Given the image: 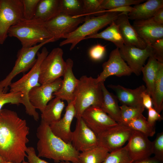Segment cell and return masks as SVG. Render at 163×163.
Here are the masks:
<instances>
[{
	"instance_id": "cell-1",
	"label": "cell",
	"mask_w": 163,
	"mask_h": 163,
	"mask_svg": "<svg viewBox=\"0 0 163 163\" xmlns=\"http://www.w3.org/2000/svg\"><path fill=\"white\" fill-rule=\"evenodd\" d=\"M29 128L15 111L0 110V156L6 162L21 163L27 155Z\"/></svg>"
},
{
	"instance_id": "cell-2",
	"label": "cell",
	"mask_w": 163,
	"mask_h": 163,
	"mask_svg": "<svg viewBox=\"0 0 163 163\" xmlns=\"http://www.w3.org/2000/svg\"><path fill=\"white\" fill-rule=\"evenodd\" d=\"M36 135L38 156L52 159L56 163L69 161L80 163V152L76 150L71 144L68 143L55 135L50 126L41 120L37 128Z\"/></svg>"
},
{
	"instance_id": "cell-3",
	"label": "cell",
	"mask_w": 163,
	"mask_h": 163,
	"mask_svg": "<svg viewBox=\"0 0 163 163\" xmlns=\"http://www.w3.org/2000/svg\"><path fill=\"white\" fill-rule=\"evenodd\" d=\"M48 53L47 49L43 47L40 52H38L36 62L30 70L18 80L11 82L9 86L10 92L22 93L21 104L25 107L26 112L36 121L39 119V115L29 101V94L33 88L41 85L39 82L40 66Z\"/></svg>"
},
{
	"instance_id": "cell-4",
	"label": "cell",
	"mask_w": 163,
	"mask_h": 163,
	"mask_svg": "<svg viewBox=\"0 0 163 163\" xmlns=\"http://www.w3.org/2000/svg\"><path fill=\"white\" fill-rule=\"evenodd\" d=\"M102 96L101 83L91 76H81L74 93L75 117H81L84 111L90 107H100Z\"/></svg>"
},
{
	"instance_id": "cell-5",
	"label": "cell",
	"mask_w": 163,
	"mask_h": 163,
	"mask_svg": "<svg viewBox=\"0 0 163 163\" xmlns=\"http://www.w3.org/2000/svg\"><path fill=\"white\" fill-rule=\"evenodd\" d=\"M8 36L17 38L22 47H29L53 38L45 27L43 23L34 19L23 18L11 26Z\"/></svg>"
},
{
	"instance_id": "cell-6",
	"label": "cell",
	"mask_w": 163,
	"mask_h": 163,
	"mask_svg": "<svg viewBox=\"0 0 163 163\" xmlns=\"http://www.w3.org/2000/svg\"><path fill=\"white\" fill-rule=\"evenodd\" d=\"M121 13L107 12L97 16H86L84 23L74 31L63 38L60 46L70 44V50H72L81 41L86 37L95 34L100 29L117 19Z\"/></svg>"
},
{
	"instance_id": "cell-7",
	"label": "cell",
	"mask_w": 163,
	"mask_h": 163,
	"mask_svg": "<svg viewBox=\"0 0 163 163\" xmlns=\"http://www.w3.org/2000/svg\"><path fill=\"white\" fill-rule=\"evenodd\" d=\"M55 42L53 38L29 47H22L18 52L17 59L12 70L6 77L0 81V90L6 92L13 79L20 73H24L34 66L39 49L44 45Z\"/></svg>"
},
{
	"instance_id": "cell-8",
	"label": "cell",
	"mask_w": 163,
	"mask_h": 163,
	"mask_svg": "<svg viewBox=\"0 0 163 163\" xmlns=\"http://www.w3.org/2000/svg\"><path fill=\"white\" fill-rule=\"evenodd\" d=\"M63 54L61 48H55L43 59L40 69L39 82L40 85L52 82L63 76L66 67Z\"/></svg>"
},
{
	"instance_id": "cell-9",
	"label": "cell",
	"mask_w": 163,
	"mask_h": 163,
	"mask_svg": "<svg viewBox=\"0 0 163 163\" xmlns=\"http://www.w3.org/2000/svg\"><path fill=\"white\" fill-rule=\"evenodd\" d=\"M24 18L21 0H0V44L8 36L10 28Z\"/></svg>"
},
{
	"instance_id": "cell-10",
	"label": "cell",
	"mask_w": 163,
	"mask_h": 163,
	"mask_svg": "<svg viewBox=\"0 0 163 163\" xmlns=\"http://www.w3.org/2000/svg\"><path fill=\"white\" fill-rule=\"evenodd\" d=\"M85 18L84 17H76L60 12L43 23L46 30L56 41L72 32L84 22Z\"/></svg>"
},
{
	"instance_id": "cell-11",
	"label": "cell",
	"mask_w": 163,
	"mask_h": 163,
	"mask_svg": "<svg viewBox=\"0 0 163 163\" xmlns=\"http://www.w3.org/2000/svg\"><path fill=\"white\" fill-rule=\"evenodd\" d=\"M133 130L126 125L118 123L97 136L99 144L112 152L122 147L128 141Z\"/></svg>"
},
{
	"instance_id": "cell-12",
	"label": "cell",
	"mask_w": 163,
	"mask_h": 163,
	"mask_svg": "<svg viewBox=\"0 0 163 163\" xmlns=\"http://www.w3.org/2000/svg\"><path fill=\"white\" fill-rule=\"evenodd\" d=\"M71 144L79 152L89 150L99 144L97 136L81 117L77 119L75 129L72 132Z\"/></svg>"
},
{
	"instance_id": "cell-13",
	"label": "cell",
	"mask_w": 163,
	"mask_h": 163,
	"mask_svg": "<svg viewBox=\"0 0 163 163\" xmlns=\"http://www.w3.org/2000/svg\"><path fill=\"white\" fill-rule=\"evenodd\" d=\"M119 49L120 56L129 67L137 76L139 75L147 59L153 54L152 49L148 45L142 49L134 46L124 45Z\"/></svg>"
},
{
	"instance_id": "cell-14",
	"label": "cell",
	"mask_w": 163,
	"mask_h": 163,
	"mask_svg": "<svg viewBox=\"0 0 163 163\" xmlns=\"http://www.w3.org/2000/svg\"><path fill=\"white\" fill-rule=\"evenodd\" d=\"M81 117L97 136L118 124L98 107H89L84 111Z\"/></svg>"
},
{
	"instance_id": "cell-15",
	"label": "cell",
	"mask_w": 163,
	"mask_h": 163,
	"mask_svg": "<svg viewBox=\"0 0 163 163\" xmlns=\"http://www.w3.org/2000/svg\"><path fill=\"white\" fill-rule=\"evenodd\" d=\"M103 70L96 78L97 82H104L110 76L120 77L130 75L132 72L121 57L119 49L117 48L110 52L108 60L102 65Z\"/></svg>"
},
{
	"instance_id": "cell-16",
	"label": "cell",
	"mask_w": 163,
	"mask_h": 163,
	"mask_svg": "<svg viewBox=\"0 0 163 163\" xmlns=\"http://www.w3.org/2000/svg\"><path fill=\"white\" fill-rule=\"evenodd\" d=\"M62 79L60 78L54 82L41 85L33 88L29 94V101L36 109L41 112L55 96L53 94L61 87Z\"/></svg>"
},
{
	"instance_id": "cell-17",
	"label": "cell",
	"mask_w": 163,
	"mask_h": 163,
	"mask_svg": "<svg viewBox=\"0 0 163 163\" xmlns=\"http://www.w3.org/2000/svg\"><path fill=\"white\" fill-rule=\"evenodd\" d=\"M148 137L139 131L133 130L126 145L133 161L150 157L152 154V142Z\"/></svg>"
},
{
	"instance_id": "cell-18",
	"label": "cell",
	"mask_w": 163,
	"mask_h": 163,
	"mask_svg": "<svg viewBox=\"0 0 163 163\" xmlns=\"http://www.w3.org/2000/svg\"><path fill=\"white\" fill-rule=\"evenodd\" d=\"M139 36L147 46L163 38V24H158L151 18L134 21L132 25Z\"/></svg>"
},
{
	"instance_id": "cell-19",
	"label": "cell",
	"mask_w": 163,
	"mask_h": 163,
	"mask_svg": "<svg viewBox=\"0 0 163 163\" xmlns=\"http://www.w3.org/2000/svg\"><path fill=\"white\" fill-rule=\"evenodd\" d=\"M75 114L74 100L68 104L63 116L49 125L53 133L65 142L71 144V126Z\"/></svg>"
},
{
	"instance_id": "cell-20",
	"label": "cell",
	"mask_w": 163,
	"mask_h": 163,
	"mask_svg": "<svg viewBox=\"0 0 163 163\" xmlns=\"http://www.w3.org/2000/svg\"><path fill=\"white\" fill-rule=\"evenodd\" d=\"M66 67L63 76L62 84L60 88L55 92L53 95L56 97L65 100L69 103L74 100V93L78 84L77 79L73 72V61L70 58L66 61Z\"/></svg>"
},
{
	"instance_id": "cell-21",
	"label": "cell",
	"mask_w": 163,
	"mask_h": 163,
	"mask_svg": "<svg viewBox=\"0 0 163 163\" xmlns=\"http://www.w3.org/2000/svg\"><path fill=\"white\" fill-rule=\"evenodd\" d=\"M128 13H121L115 21L118 25L124 41V45L134 46L143 49L147 46L146 43L139 36L131 24Z\"/></svg>"
},
{
	"instance_id": "cell-22",
	"label": "cell",
	"mask_w": 163,
	"mask_h": 163,
	"mask_svg": "<svg viewBox=\"0 0 163 163\" xmlns=\"http://www.w3.org/2000/svg\"><path fill=\"white\" fill-rule=\"evenodd\" d=\"M108 87L115 92L117 100L122 105L133 107L143 106L142 94L146 91L144 85L134 89L126 88L120 85H110Z\"/></svg>"
},
{
	"instance_id": "cell-23",
	"label": "cell",
	"mask_w": 163,
	"mask_h": 163,
	"mask_svg": "<svg viewBox=\"0 0 163 163\" xmlns=\"http://www.w3.org/2000/svg\"><path fill=\"white\" fill-rule=\"evenodd\" d=\"M134 10L128 14L129 19L134 21L152 18L159 9L163 7V0H148L133 7Z\"/></svg>"
},
{
	"instance_id": "cell-24",
	"label": "cell",
	"mask_w": 163,
	"mask_h": 163,
	"mask_svg": "<svg viewBox=\"0 0 163 163\" xmlns=\"http://www.w3.org/2000/svg\"><path fill=\"white\" fill-rule=\"evenodd\" d=\"M60 13L59 0H40L33 19L44 23Z\"/></svg>"
},
{
	"instance_id": "cell-25",
	"label": "cell",
	"mask_w": 163,
	"mask_h": 163,
	"mask_svg": "<svg viewBox=\"0 0 163 163\" xmlns=\"http://www.w3.org/2000/svg\"><path fill=\"white\" fill-rule=\"evenodd\" d=\"M102 100L100 108L118 123L120 122V109L116 96L106 88L104 82H101Z\"/></svg>"
},
{
	"instance_id": "cell-26",
	"label": "cell",
	"mask_w": 163,
	"mask_h": 163,
	"mask_svg": "<svg viewBox=\"0 0 163 163\" xmlns=\"http://www.w3.org/2000/svg\"><path fill=\"white\" fill-rule=\"evenodd\" d=\"M159 62L153 54H152L149 57L147 63L144 66L142 70L146 92L151 97L153 94Z\"/></svg>"
},
{
	"instance_id": "cell-27",
	"label": "cell",
	"mask_w": 163,
	"mask_h": 163,
	"mask_svg": "<svg viewBox=\"0 0 163 163\" xmlns=\"http://www.w3.org/2000/svg\"><path fill=\"white\" fill-rule=\"evenodd\" d=\"M65 107L63 101L55 97L46 105L41 112V120L50 125L58 121Z\"/></svg>"
},
{
	"instance_id": "cell-28",
	"label": "cell",
	"mask_w": 163,
	"mask_h": 163,
	"mask_svg": "<svg viewBox=\"0 0 163 163\" xmlns=\"http://www.w3.org/2000/svg\"><path fill=\"white\" fill-rule=\"evenodd\" d=\"M103 31L88 36L85 40L100 38L112 42L117 48L120 49L124 45V42L119 27L114 21Z\"/></svg>"
},
{
	"instance_id": "cell-29",
	"label": "cell",
	"mask_w": 163,
	"mask_h": 163,
	"mask_svg": "<svg viewBox=\"0 0 163 163\" xmlns=\"http://www.w3.org/2000/svg\"><path fill=\"white\" fill-rule=\"evenodd\" d=\"M106 148L99 144L88 151L79 153L80 163H102L109 153Z\"/></svg>"
},
{
	"instance_id": "cell-30",
	"label": "cell",
	"mask_w": 163,
	"mask_h": 163,
	"mask_svg": "<svg viewBox=\"0 0 163 163\" xmlns=\"http://www.w3.org/2000/svg\"><path fill=\"white\" fill-rule=\"evenodd\" d=\"M151 98L154 108L160 113L163 109V62H159Z\"/></svg>"
},
{
	"instance_id": "cell-31",
	"label": "cell",
	"mask_w": 163,
	"mask_h": 163,
	"mask_svg": "<svg viewBox=\"0 0 163 163\" xmlns=\"http://www.w3.org/2000/svg\"><path fill=\"white\" fill-rule=\"evenodd\" d=\"M59 6L60 12L76 17L83 14L82 0H59Z\"/></svg>"
},
{
	"instance_id": "cell-32",
	"label": "cell",
	"mask_w": 163,
	"mask_h": 163,
	"mask_svg": "<svg viewBox=\"0 0 163 163\" xmlns=\"http://www.w3.org/2000/svg\"><path fill=\"white\" fill-rule=\"evenodd\" d=\"M126 125L133 130L139 131L148 137L153 136L155 133V126L150 125L143 115L133 119Z\"/></svg>"
},
{
	"instance_id": "cell-33",
	"label": "cell",
	"mask_w": 163,
	"mask_h": 163,
	"mask_svg": "<svg viewBox=\"0 0 163 163\" xmlns=\"http://www.w3.org/2000/svg\"><path fill=\"white\" fill-rule=\"evenodd\" d=\"M133 161L126 145L109 152L102 163H132Z\"/></svg>"
},
{
	"instance_id": "cell-34",
	"label": "cell",
	"mask_w": 163,
	"mask_h": 163,
	"mask_svg": "<svg viewBox=\"0 0 163 163\" xmlns=\"http://www.w3.org/2000/svg\"><path fill=\"white\" fill-rule=\"evenodd\" d=\"M120 122L126 125L133 119L142 115L145 107L143 106L133 107L122 105L120 106Z\"/></svg>"
},
{
	"instance_id": "cell-35",
	"label": "cell",
	"mask_w": 163,
	"mask_h": 163,
	"mask_svg": "<svg viewBox=\"0 0 163 163\" xmlns=\"http://www.w3.org/2000/svg\"><path fill=\"white\" fill-rule=\"evenodd\" d=\"M22 94L21 92H5L0 90V110L5 104H10L17 105L21 104Z\"/></svg>"
},
{
	"instance_id": "cell-36",
	"label": "cell",
	"mask_w": 163,
	"mask_h": 163,
	"mask_svg": "<svg viewBox=\"0 0 163 163\" xmlns=\"http://www.w3.org/2000/svg\"><path fill=\"white\" fill-rule=\"evenodd\" d=\"M144 0H103L101 8L103 10L132 5H137L143 2Z\"/></svg>"
},
{
	"instance_id": "cell-37",
	"label": "cell",
	"mask_w": 163,
	"mask_h": 163,
	"mask_svg": "<svg viewBox=\"0 0 163 163\" xmlns=\"http://www.w3.org/2000/svg\"><path fill=\"white\" fill-rule=\"evenodd\" d=\"M83 14L81 17L101 13L103 0H83Z\"/></svg>"
},
{
	"instance_id": "cell-38",
	"label": "cell",
	"mask_w": 163,
	"mask_h": 163,
	"mask_svg": "<svg viewBox=\"0 0 163 163\" xmlns=\"http://www.w3.org/2000/svg\"><path fill=\"white\" fill-rule=\"evenodd\" d=\"M40 0H21L23 7L24 18L27 20L33 19Z\"/></svg>"
},
{
	"instance_id": "cell-39",
	"label": "cell",
	"mask_w": 163,
	"mask_h": 163,
	"mask_svg": "<svg viewBox=\"0 0 163 163\" xmlns=\"http://www.w3.org/2000/svg\"><path fill=\"white\" fill-rule=\"evenodd\" d=\"M152 142V154H154V157L163 161V132L158 133Z\"/></svg>"
},
{
	"instance_id": "cell-40",
	"label": "cell",
	"mask_w": 163,
	"mask_h": 163,
	"mask_svg": "<svg viewBox=\"0 0 163 163\" xmlns=\"http://www.w3.org/2000/svg\"><path fill=\"white\" fill-rule=\"evenodd\" d=\"M105 46L99 44L95 45L90 49L88 54L91 59L94 61L101 60L106 53Z\"/></svg>"
},
{
	"instance_id": "cell-41",
	"label": "cell",
	"mask_w": 163,
	"mask_h": 163,
	"mask_svg": "<svg viewBox=\"0 0 163 163\" xmlns=\"http://www.w3.org/2000/svg\"><path fill=\"white\" fill-rule=\"evenodd\" d=\"M150 46L152 49L153 55L157 60L163 62V38L157 40Z\"/></svg>"
},
{
	"instance_id": "cell-42",
	"label": "cell",
	"mask_w": 163,
	"mask_h": 163,
	"mask_svg": "<svg viewBox=\"0 0 163 163\" xmlns=\"http://www.w3.org/2000/svg\"><path fill=\"white\" fill-rule=\"evenodd\" d=\"M27 158L29 163H49L38 156L34 147H27L26 150Z\"/></svg>"
},
{
	"instance_id": "cell-43",
	"label": "cell",
	"mask_w": 163,
	"mask_h": 163,
	"mask_svg": "<svg viewBox=\"0 0 163 163\" xmlns=\"http://www.w3.org/2000/svg\"><path fill=\"white\" fill-rule=\"evenodd\" d=\"M162 119V116L155 110L152 108L148 109V117L147 121L151 126H155L156 122Z\"/></svg>"
},
{
	"instance_id": "cell-44",
	"label": "cell",
	"mask_w": 163,
	"mask_h": 163,
	"mask_svg": "<svg viewBox=\"0 0 163 163\" xmlns=\"http://www.w3.org/2000/svg\"><path fill=\"white\" fill-rule=\"evenodd\" d=\"M133 10V7L130 6H125L115 8L108 10H104L102 11L101 13L107 12H124L128 13L132 12Z\"/></svg>"
},
{
	"instance_id": "cell-45",
	"label": "cell",
	"mask_w": 163,
	"mask_h": 163,
	"mask_svg": "<svg viewBox=\"0 0 163 163\" xmlns=\"http://www.w3.org/2000/svg\"><path fill=\"white\" fill-rule=\"evenodd\" d=\"M142 104L148 110L152 107V102L151 96L147 93L146 91L142 94Z\"/></svg>"
},
{
	"instance_id": "cell-46",
	"label": "cell",
	"mask_w": 163,
	"mask_h": 163,
	"mask_svg": "<svg viewBox=\"0 0 163 163\" xmlns=\"http://www.w3.org/2000/svg\"><path fill=\"white\" fill-rule=\"evenodd\" d=\"M152 18L155 22L159 24H163V7L158 10Z\"/></svg>"
},
{
	"instance_id": "cell-47",
	"label": "cell",
	"mask_w": 163,
	"mask_h": 163,
	"mask_svg": "<svg viewBox=\"0 0 163 163\" xmlns=\"http://www.w3.org/2000/svg\"><path fill=\"white\" fill-rule=\"evenodd\" d=\"M163 161H161L155 157H149L139 160L133 161L132 163H163Z\"/></svg>"
},
{
	"instance_id": "cell-48",
	"label": "cell",
	"mask_w": 163,
	"mask_h": 163,
	"mask_svg": "<svg viewBox=\"0 0 163 163\" xmlns=\"http://www.w3.org/2000/svg\"><path fill=\"white\" fill-rule=\"evenodd\" d=\"M5 160L0 156V163H7Z\"/></svg>"
},
{
	"instance_id": "cell-49",
	"label": "cell",
	"mask_w": 163,
	"mask_h": 163,
	"mask_svg": "<svg viewBox=\"0 0 163 163\" xmlns=\"http://www.w3.org/2000/svg\"><path fill=\"white\" fill-rule=\"evenodd\" d=\"M60 163H73L69 161H63L60 162Z\"/></svg>"
},
{
	"instance_id": "cell-50",
	"label": "cell",
	"mask_w": 163,
	"mask_h": 163,
	"mask_svg": "<svg viewBox=\"0 0 163 163\" xmlns=\"http://www.w3.org/2000/svg\"><path fill=\"white\" fill-rule=\"evenodd\" d=\"M7 163H13V162H7ZM21 163H29L28 162L25 161L22 162Z\"/></svg>"
}]
</instances>
